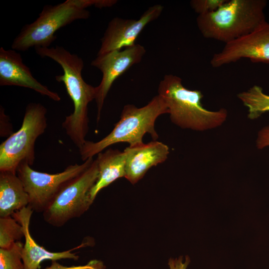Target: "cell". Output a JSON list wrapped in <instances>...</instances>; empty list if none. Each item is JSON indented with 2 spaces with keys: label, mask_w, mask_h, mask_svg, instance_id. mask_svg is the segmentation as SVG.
I'll return each mask as SVG.
<instances>
[{
  "label": "cell",
  "mask_w": 269,
  "mask_h": 269,
  "mask_svg": "<svg viewBox=\"0 0 269 269\" xmlns=\"http://www.w3.org/2000/svg\"><path fill=\"white\" fill-rule=\"evenodd\" d=\"M35 50L38 55L52 59L63 69V74L56 76L55 79L64 84L73 101L74 111L66 117L62 127L79 149L86 141L85 137L89 131L88 106L95 99L96 87L84 80L82 76L84 61L78 55L71 53L60 46L38 47Z\"/></svg>",
  "instance_id": "6da1fadb"
},
{
  "label": "cell",
  "mask_w": 269,
  "mask_h": 269,
  "mask_svg": "<svg viewBox=\"0 0 269 269\" xmlns=\"http://www.w3.org/2000/svg\"><path fill=\"white\" fill-rule=\"evenodd\" d=\"M117 2L115 0H67L56 5H45L35 21L22 27L11 48L25 51L32 47H49L56 39L57 30L75 20L89 17L87 8L111 7Z\"/></svg>",
  "instance_id": "7a4b0ae2"
},
{
  "label": "cell",
  "mask_w": 269,
  "mask_h": 269,
  "mask_svg": "<svg viewBox=\"0 0 269 269\" xmlns=\"http://www.w3.org/2000/svg\"><path fill=\"white\" fill-rule=\"evenodd\" d=\"M267 5L266 0H227L215 11L198 15L197 25L204 37L227 43L266 23Z\"/></svg>",
  "instance_id": "3957f363"
},
{
  "label": "cell",
  "mask_w": 269,
  "mask_h": 269,
  "mask_svg": "<svg viewBox=\"0 0 269 269\" xmlns=\"http://www.w3.org/2000/svg\"><path fill=\"white\" fill-rule=\"evenodd\" d=\"M168 113L166 103L158 94L141 108L132 104L125 105L119 121L109 134L97 142L85 141L79 149L81 159L85 161L93 157L117 143L127 142L129 146L143 143V136L146 133L156 140L158 135L155 129V121L159 116Z\"/></svg>",
  "instance_id": "277c9868"
},
{
  "label": "cell",
  "mask_w": 269,
  "mask_h": 269,
  "mask_svg": "<svg viewBox=\"0 0 269 269\" xmlns=\"http://www.w3.org/2000/svg\"><path fill=\"white\" fill-rule=\"evenodd\" d=\"M158 94L166 103L171 122L182 129L203 131L220 126L226 120L227 111H210L201 103L203 95L199 90L184 87L182 79L165 75L158 87Z\"/></svg>",
  "instance_id": "5b68a950"
},
{
  "label": "cell",
  "mask_w": 269,
  "mask_h": 269,
  "mask_svg": "<svg viewBox=\"0 0 269 269\" xmlns=\"http://www.w3.org/2000/svg\"><path fill=\"white\" fill-rule=\"evenodd\" d=\"M46 108L30 103L25 109L22 125L0 145V171L16 173L22 163L32 166L35 160V143L47 127Z\"/></svg>",
  "instance_id": "8992f818"
},
{
  "label": "cell",
  "mask_w": 269,
  "mask_h": 269,
  "mask_svg": "<svg viewBox=\"0 0 269 269\" xmlns=\"http://www.w3.org/2000/svg\"><path fill=\"white\" fill-rule=\"evenodd\" d=\"M99 170L96 159L84 172L66 183L42 213L50 225L60 227L87 211L93 201L90 192L96 182Z\"/></svg>",
  "instance_id": "52a82bcc"
},
{
  "label": "cell",
  "mask_w": 269,
  "mask_h": 269,
  "mask_svg": "<svg viewBox=\"0 0 269 269\" xmlns=\"http://www.w3.org/2000/svg\"><path fill=\"white\" fill-rule=\"evenodd\" d=\"M94 160L90 157L81 164L68 165L55 174L35 171L25 162L19 164L16 174L29 196L28 206L33 211L43 213L64 185L87 169Z\"/></svg>",
  "instance_id": "ba28073f"
},
{
  "label": "cell",
  "mask_w": 269,
  "mask_h": 269,
  "mask_svg": "<svg viewBox=\"0 0 269 269\" xmlns=\"http://www.w3.org/2000/svg\"><path fill=\"white\" fill-rule=\"evenodd\" d=\"M146 52L144 47L139 44L97 55L91 62V66L100 70L102 78L96 87L95 101L97 104V122H99L105 100L113 83L133 65L139 63Z\"/></svg>",
  "instance_id": "9c48e42d"
},
{
  "label": "cell",
  "mask_w": 269,
  "mask_h": 269,
  "mask_svg": "<svg viewBox=\"0 0 269 269\" xmlns=\"http://www.w3.org/2000/svg\"><path fill=\"white\" fill-rule=\"evenodd\" d=\"M255 63H269V23L225 43L222 50L214 54L210 64L218 68L242 59Z\"/></svg>",
  "instance_id": "30bf717a"
},
{
  "label": "cell",
  "mask_w": 269,
  "mask_h": 269,
  "mask_svg": "<svg viewBox=\"0 0 269 269\" xmlns=\"http://www.w3.org/2000/svg\"><path fill=\"white\" fill-rule=\"evenodd\" d=\"M163 9L161 4L150 6L137 20L113 18L101 39V44L97 55L134 45L136 39L144 28L158 18Z\"/></svg>",
  "instance_id": "8fae6325"
},
{
  "label": "cell",
  "mask_w": 269,
  "mask_h": 269,
  "mask_svg": "<svg viewBox=\"0 0 269 269\" xmlns=\"http://www.w3.org/2000/svg\"><path fill=\"white\" fill-rule=\"evenodd\" d=\"M0 85L19 86L32 89L55 101L61 98L56 92L38 82L25 65L19 53L13 49L0 48Z\"/></svg>",
  "instance_id": "7c38bea8"
},
{
  "label": "cell",
  "mask_w": 269,
  "mask_h": 269,
  "mask_svg": "<svg viewBox=\"0 0 269 269\" xmlns=\"http://www.w3.org/2000/svg\"><path fill=\"white\" fill-rule=\"evenodd\" d=\"M33 211L27 206L16 211L12 217L22 227L25 240L22 251V260L24 269H39L40 263L44 260L58 261L61 259H71L77 261L79 256L72 251L86 247L89 242H83L79 246L70 250L60 252H50L39 246L32 238L29 231L31 217Z\"/></svg>",
  "instance_id": "4fadbf2b"
},
{
  "label": "cell",
  "mask_w": 269,
  "mask_h": 269,
  "mask_svg": "<svg viewBox=\"0 0 269 269\" xmlns=\"http://www.w3.org/2000/svg\"><path fill=\"white\" fill-rule=\"evenodd\" d=\"M124 151L125 178L133 184L141 179L151 167L164 162L169 153L167 145L156 140L129 146Z\"/></svg>",
  "instance_id": "5bb4252c"
},
{
  "label": "cell",
  "mask_w": 269,
  "mask_h": 269,
  "mask_svg": "<svg viewBox=\"0 0 269 269\" xmlns=\"http://www.w3.org/2000/svg\"><path fill=\"white\" fill-rule=\"evenodd\" d=\"M29 203V196L17 174L0 171V218L12 216Z\"/></svg>",
  "instance_id": "9a60e30c"
},
{
  "label": "cell",
  "mask_w": 269,
  "mask_h": 269,
  "mask_svg": "<svg viewBox=\"0 0 269 269\" xmlns=\"http://www.w3.org/2000/svg\"><path fill=\"white\" fill-rule=\"evenodd\" d=\"M126 153L118 149H108L97 154L99 176L91 189L90 195L94 201L98 193L105 187L121 177H125Z\"/></svg>",
  "instance_id": "2e32d148"
},
{
  "label": "cell",
  "mask_w": 269,
  "mask_h": 269,
  "mask_svg": "<svg viewBox=\"0 0 269 269\" xmlns=\"http://www.w3.org/2000/svg\"><path fill=\"white\" fill-rule=\"evenodd\" d=\"M238 98L248 108V118L255 120L269 111V95L261 87L254 85L249 90L238 94Z\"/></svg>",
  "instance_id": "e0dca14e"
},
{
  "label": "cell",
  "mask_w": 269,
  "mask_h": 269,
  "mask_svg": "<svg viewBox=\"0 0 269 269\" xmlns=\"http://www.w3.org/2000/svg\"><path fill=\"white\" fill-rule=\"evenodd\" d=\"M24 237L22 226L12 216L0 218V248L7 249Z\"/></svg>",
  "instance_id": "ac0fdd59"
},
{
  "label": "cell",
  "mask_w": 269,
  "mask_h": 269,
  "mask_svg": "<svg viewBox=\"0 0 269 269\" xmlns=\"http://www.w3.org/2000/svg\"><path fill=\"white\" fill-rule=\"evenodd\" d=\"M23 245L17 241L10 248H0V269H24L22 260Z\"/></svg>",
  "instance_id": "d6986e66"
},
{
  "label": "cell",
  "mask_w": 269,
  "mask_h": 269,
  "mask_svg": "<svg viewBox=\"0 0 269 269\" xmlns=\"http://www.w3.org/2000/svg\"><path fill=\"white\" fill-rule=\"evenodd\" d=\"M227 0H192L190 5L198 15L204 14L217 10Z\"/></svg>",
  "instance_id": "ffe728a7"
},
{
  "label": "cell",
  "mask_w": 269,
  "mask_h": 269,
  "mask_svg": "<svg viewBox=\"0 0 269 269\" xmlns=\"http://www.w3.org/2000/svg\"><path fill=\"white\" fill-rule=\"evenodd\" d=\"M44 269H105V266L101 261L97 260H92L85 265L72 266H65L53 261L50 266Z\"/></svg>",
  "instance_id": "44dd1931"
},
{
  "label": "cell",
  "mask_w": 269,
  "mask_h": 269,
  "mask_svg": "<svg viewBox=\"0 0 269 269\" xmlns=\"http://www.w3.org/2000/svg\"><path fill=\"white\" fill-rule=\"evenodd\" d=\"M256 142L257 147L260 149L269 146V125L259 131Z\"/></svg>",
  "instance_id": "7402d4cb"
},
{
  "label": "cell",
  "mask_w": 269,
  "mask_h": 269,
  "mask_svg": "<svg viewBox=\"0 0 269 269\" xmlns=\"http://www.w3.org/2000/svg\"><path fill=\"white\" fill-rule=\"evenodd\" d=\"M190 262L188 256L185 257V260L183 262V257L178 258L170 259L168 261L169 269H186Z\"/></svg>",
  "instance_id": "603a6c76"
}]
</instances>
